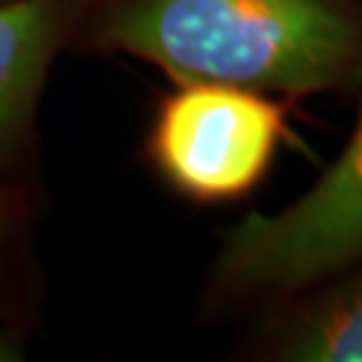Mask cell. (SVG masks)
<instances>
[{
	"mask_svg": "<svg viewBox=\"0 0 362 362\" xmlns=\"http://www.w3.org/2000/svg\"><path fill=\"white\" fill-rule=\"evenodd\" d=\"M100 40L180 81L362 89V0H110Z\"/></svg>",
	"mask_w": 362,
	"mask_h": 362,
	"instance_id": "6da1fadb",
	"label": "cell"
},
{
	"mask_svg": "<svg viewBox=\"0 0 362 362\" xmlns=\"http://www.w3.org/2000/svg\"><path fill=\"white\" fill-rule=\"evenodd\" d=\"M360 263L362 100L346 148L306 194L276 215L250 212L226 233L215 282L226 296L290 298Z\"/></svg>",
	"mask_w": 362,
	"mask_h": 362,
	"instance_id": "7a4b0ae2",
	"label": "cell"
},
{
	"mask_svg": "<svg viewBox=\"0 0 362 362\" xmlns=\"http://www.w3.org/2000/svg\"><path fill=\"white\" fill-rule=\"evenodd\" d=\"M287 118L290 107L269 91L180 81L156 107L148 156L180 196L228 204L269 175L279 145L293 137Z\"/></svg>",
	"mask_w": 362,
	"mask_h": 362,
	"instance_id": "3957f363",
	"label": "cell"
},
{
	"mask_svg": "<svg viewBox=\"0 0 362 362\" xmlns=\"http://www.w3.org/2000/svg\"><path fill=\"white\" fill-rule=\"evenodd\" d=\"M263 349L285 362H362V266L287 298Z\"/></svg>",
	"mask_w": 362,
	"mask_h": 362,
	"instance_id": "277c9868",
	"label": "cell"
},
{
	"mask_svg": "<svg viewBox=\"0 0 362 362\" xmlns=\"http://www.w3.org/2000/svg\"><path fill=\"white\" fill-rule=\"evenodd\" d=\"M57 35L54 0H0V156L33 118Z\"/></svg>",
	"mask_w": 362,
	"mask_h": 362,
	"instance_id": "5b68a950",
	"label": "cell"
},
{
	"mask_svg": "<svg viewBox=\"0 0 362 362\" xmlns=\"http://www.w3.org/2000/svg\"><path fill=\"white\" fill-rule=\"evenodd\" d=\"M19 357H22L19 346L6 333H0V362H11V360H19Z\"/></svg>",
	"mask_w": 362,
	"mask_h": 362,
	"instance_id": "8992f818",
	"label": "cell"
},
{
	"mask_svg": "<svg viewBox=\"0 0 362 362\" xmlns=\"http://www.w3.org/2000/svg\"><path fill=\"white\" fill-rule=\"evenodd\" d=\"M3 239H6V218H3V207H0V263H3Z\"/></svg>",
	"mask_w": 362,
	"mask_h": 362,
	"instance_id": "52a82bcc",
	"label": "cell"
}]
</instances>
